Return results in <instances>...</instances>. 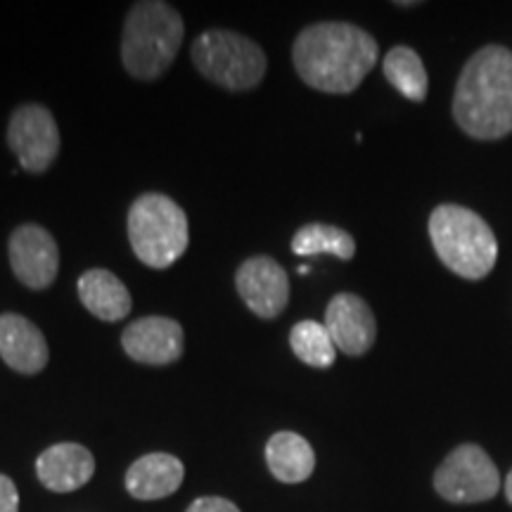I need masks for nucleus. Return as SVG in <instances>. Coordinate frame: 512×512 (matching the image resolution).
<instances>
[{
  "instance_id": "1",
  "label": "nucleus",
  "mask_w": 512,
  "mask_h": 512,
  "mask_svg": "<svg viewBox=\"0 0 512 512\" xmlns=\"http://www.w3.org/2000/svg\"><path fill=\"white\" fill-rule=\"evenodd\" d=\"M292 62L313 91L347 95L373 72L377 41L366 29L347 22L311 24L294 41Z\"/></svg>"
},
{
  "instance_id": "2",
  "label": "nucleus",
  "mask_w": 512,
  "mask_h": 512,
  "mask_svg": "<svg viewBox=\"0 0 512 512\" xmlns=\"http://www.w3.org/2000/svg\"><path fill=\"white\" fill-rule=\"evenodd\" d=\"M453 119L475 140L512 133V50L484 46L467 60L453 93Z\"/></svg>"
},
{
  "instance_id": "3",
  "label": "nucleus",
  "mask_w": 512,
  "mask_h": 512,
  "mask_svg": "<svg viewBox=\"0 0 512 512\" xmlns=\"http://www.w3.org/2000/svg\"><path fill=\"white\" fill-rule=\"evenodd\" d=\"M183 17L169 3H136L124 22L121 62L133 79L155 81L169 72L183 43Z\"/></svg>"
},
{
  "instance_id": "4",
  "label": "nucleus",
  "mask_w": 512,
  "mask_h": 512,
  "mask_svg": "<svg viewBox=\"0 0 512 512\" xmlns=\"http://www.w3.org/2000/svg\"><path fill=\"white\" fill-rule=\"evenodd\" d=\"M430 240L448 271L482 280L494 271L498 242L482 216L460 204H439L430 216Z\"/></svg>"
},
{
  "instance_id": "5",
  "label": "nucleus",
  "mask_w": 512,
  "mask_h": 512,
  "mask_svg": "<svg viewBox=\"0 0 512 512\" xmlns=\"http://www.w3.org/2000/svg\"><path fill=\"white\" fill-rule=\"evenodd\" d=\"M128 240L145 266L164 271L188 249V216L171 197L147 192L128 211Z\"/></svg>"
},
{
  "instance_id": "6",
  "label": "nucleus",
  "mask_w": 512,
  "mask_h": 512,
  "mask_svg": "<svg viewBox=\"0 0 512 512\" xmlns=\"http://www.w3.org/2000/svg\"><path fill=\"white\" fill-rule=\"evenodd\" d=\"M192 62L204 79L235 93L259 86L268 67L259 43L228 29H209L197 36Z\"/></svg>"
},
{
  "instance_id": "7",
  "label": "nucleus",
  "mask_w": 512,
  "mask_h": 512,
  "mask_svg": "<svg viewBox=\"0 0 512 512\" xmlns=\"http://www.w3.org/2000/svg\"><path fill=\"white\" fill-rule=\"evenodd\" d=\"M434 489L448 503H484L501 491V475L482 446L460 444L434 472Z\"/></svg>"
},
{
  "instance_id": "8",
  "label": "nucleus",
  "mask_w": 512,
  "mask_h": 512,
  "mask_svg": "<svg viewBox=\"0 0 512 512\" xmlns=\"http://www.w3.org/2000/svg\"><path fill=\"white\" fill-rule=\"evenodd\" d=\"M8 145L29 174H43L60 155V128L43 105H22L10 117Z\"/></svg>"
},
{
  "instance_id": "9",
  "label": "nucleus",
  "mask_w": 512,
  "mask_h": 512,
  "mask_svg": "<svg viewBox=\"0 0 512 512\" xmlns=\"http://www.w3.org/2000/svg\"><path fill=\"white\" fill-rule=\"evenodd\" d=\"M10 266L17 280L29 290H48L60 271V249L53 235L36 223H24L8 242Z\"/></svg>"
},
{
  "instance_id": "10",
  "label": "nucleus",
  "mask_w": 512,
  "mask_h": 512,
  "mask_svg": "<svg viewBox=\"0 0 512 512\" xmlns=\"http://www.w3.org/2000/svg\"><path fill=\"white\" fill-rule=\"evenodd\" d=\"M242 302L259 318H278L290 302V278L271 256H252L235 273Z\"/></svg>"
},
{
  "instance_id": "11",
  "label": "nucleus",
  "mask_w": 512,
  "mask_h": 512,
  "mask_svg": "<svg viewBox=\"0 0 512 512\" xmlns=\"http://www.w3.org/2000/svg\"><path fill=\"white\" fill-rule=\"evenodd\" d=\"M183 328L174 318L147 316L133 320L121 332L126 356L145 366H169L183 356Z\"/></svg>"
},
{
  "instance_id": "12",
  "label": "nucleus",
  "mask_w": 512,
  "mask_h": 512,
  "mask_svg": "<svg viewBox=\"0 0 512 512\" xmlns=\"http://www.w3.org/2000/svg\"><path fill=\"white\" fill-rule=\"evenodd\" d=\"M323 325L328 328L337 351L347 356L368 354L377 339V320L373 309L366 299L351 292L335 294L330 299Z\"/></svg>"
},
{
  "instance_id": "13",
  "label": "nucleus",
  "mask_w": 512,
  "mask_h": 512,
  "mask_svg": "<svg viewBox=\"0 0 512 512\" xmlns=\"http://www.w3.org/2000/svg\"><path fill=\"white\" fill-rule=\"evenodd\" d=\"M0 358L22 375H38L48 366V342L43 332L19 313L0 316Z\"/></svg>"
},
{
  "instance_id": "14",
  "label": "nucleus",
  "mask_w": 512,
  "mask_h": 512,
  "mask_svg": "<svg viewBox=\"0 0 512 512\" xmlns=\"http://www.w3.org/2000/svg\"><path fill=\"white\" fill-rule=\"evenodd\" d=\"M95 458L81 444H55L46 448L36 460V475L46 489L55 494H69L91 482Z\"/></svg>"
},
{
  "instance_id": "15",
  "label": "nucleus",
  "mask_w": 512,
  "mask_h": 512,
  "mask_svg": "<svg viewBox=\"0 0 512 512\" xmlns=\"http://www.w3.org/2000/svg\"><path fill=\"white\" fill-rule=\"evenodd\" d=\"M185 479V467L171 453H147L128 467L126 489L138 501H159L176 494Z\"/></svg>"
},
{
  "instance_id": "16",
  "label": "nucleus",
  "mask_w": 512,
  "mask_h": 512,
  "mask_svg": "<svg viewBox=\"0 0 512 512\" xmlns=\"http://www.w3.org/2000/svg\"><path fill=\"white\" fill-rule=\"evenodd\" d=\"M79 299L95 318L117 323L131 313V294L126 285L105 268H91L79 278Z\"/></svg>"
},
{
  "instance_id": "17",
  "label": "nucleus",
  "mask_w": 512,
  "mask_h": 512,
  "mask_svg": "<svg viewBox=\"0 0 512 512\" xmlns=\"http://www.w3.org/2000/svg\"><path fill=\"white\" fill-rule=\"evenodd\" d=\"M266 463L278 482L299 484L316 470V453L302 434L278 432L266 444Z\"/></svg>"
},
{
  "instance_id": "18",
  "label": "nucleus",
  "mask_w": 512,
  "mask_h": 512,
  "mask_svg": "<svg viewBox=\"0 0 512 512\" xmlns=\"http://www.w3.org/2000/svg\"><path fill=\"white\" fill-rule=\"evenodd\" d=\"M382 72L403 98L413 102H425L427 91H430V79H427V69L422 64V57L413 48L396 46L389 50L384 55Z\"/></svg>"
},
{
  "instance_id": "19",
  "label": "nucleus",
  "mask_w": 512,
  "mask_h": 512,
  "mask_svg": "<svg viewBox=\"0 0 512 512\" xmlns=\"http://www.w3.org/2000/svg\"><path fill=\"white\" fill-rule=\"evenodd\" d=\"M292 252L297 256L330 254L349 261L356 254V240L344 228L328 226V223H309L294 233Z\"/></svg>"
},
{
  "instance_id": "20",
  "label": "nucleus",
  "mask_w": 512,
  "mask_h": 512,
  "mask_svg": "<svg viewBox=\"0 0 512 512\" xmlns=\"http://www.w3.org/2000/svg\"><path fill=\"white\" fill-rule=\"evenodd\" d=\"M290 347L294 356L306 366L325 370L335 363L337 347L332 342L328 328L318 320H302L290 332Z\"/></svg>"
},
{
  "instance_id": "21",
  "label": "nucleus",
  "mask_w": 512,
  "mask_h": 512,
  "mask_svg": "<svg viewBox=\"0 0 512 512\" xmlns=\"http://www.w3.org/2000/svg\"><path fill=\"white\" fill-rule=\"evenodd\" d=\"M188 512H240V508L235 503L226 501V498L207 496V498H197V501L188 508Z\"/></svg>"
},
{
  "instance_id": "22",
  "label": "nucleus",
  "mask_w": 512,
  "mask_h": 512,
  "mask_svg": "<svg viewBox=\"0 0 512 512\" xmlns=\"http://www.w3.org/2000/svg\"><path fill=\"white\" fill-rule=\"evenodd\" d=\"M0 512H19V491L5 475H0Z\"/></svg>"
},
{
  "instance_id": "23",
  "label": "nucleus",
  "mask_w": 512,
  "mask_h": 512,
  "mask_svg": "<svg viewBox=\"0 0 512 512\" xmlns=\"http://www.w3.org/2000/svg\"><path fill=\"white\" fill-rule=\"evenodd\" d=\"M503 489H505V498H508V503L512 505V470H510V475H508V479H505Z\"/></svg>"
}]
</instances>
